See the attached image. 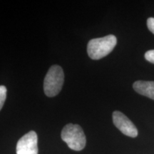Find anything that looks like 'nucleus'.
<instances>
[{
	"label": "nucleus",
	"mask_w": 154,
	"mask_h": 154,
	"mask_svg": "<svg viewBox=\"0 0 154 154\" xmlns=\"http://www.w3.org/2000/svg\"><path fill=\"white\" fill-rule=\"evenodd\" d=\"M117 43L114 35H108L104 37L93 38L88 42L87 53L88 57L94 60H99L109 54Z\"/></svg>",
	"instance_id": "1"
},
{
	"label": "nucleus",
	"mask_w": 154,
	"mask_h": 154,
	"mask_svg": "<svg viewBox=\"0 0 154 154\" xmlns=\"http://www.w3.org/2000/svg\"><path fill=\"white\" fill-rule=\"evenodd\" d=\"M61 136L69 147L74 151H80L85 148L86 136L79 125L67 124L63 127Z\"/></svg>",
	"instance_id": "2"
},
{
	"label": "nucleus",
	"mask_w": 154,
	"mask_h": 154,
	"mask_svg": "<svg viewBox=\"0 0 154 154\" xmlns=\"http://www.w3.org/2000/svg\"><path fill=\"white\" fill-rule=\"evenodd\" d=\"M64 74L63 69L58 65H54L49 69L44 81V91L49 97H54L61 91Z\"/></svg>",
	"instance_id": "3"
},
{
	"label": "nucleus",
	"mask_w": 154,
	"mask_h": 154,
	"mask_svg": "<svg viewBox=\"0 0 154 154\" xmlns=\"http://www.w3.org/2000/svg\"><path fill=\"white\" fill-rule=\"evenodd\" d=\"M17 154H38V137L34 131H31L18 140Z\"/></svg>",
	"instance_id": "4"
},
{
	"label": "nucleus",
	"mask_w": 154,
	"mask_h": 154,
	"mask_svg": "<svg viewBox=\"0 0 154 154\" xmlns=\"http://www.w3.org/2000/svg\"><path fill=\"white\" fill-rule=\"evenodd\" d=\"M113 121L115 126L126 136L132 138L138 136V130L135 125L120 111H116L113 113Z\"/></svg>",
	"instance_id": "5"
},
{
	"label": "nucleus",
	"mask_w": 154,
	"mask_h": 154,
	"mask_svg": "<svg viewBox=\"0 0 154 154\" xmlns=\"http://www.w3.org/2000/svg\"><path fill=\"white\" fill-rule=\"evenodd\" d=\"M133 88L140 95L154 100V82L137 81L134 84Z\"/></svg>",
	"instance_id": "6"
},
{
	"label": "nucleus",
	"mask_w": 154,
	"mask_h": 154,
	"mask_svg": "<svg viewBox=\"0 0 154 154\" xmlns=\"http://www.w3.org/2000/svg\"><path fill=\"white\" fill-rule=\"evenodd\" d=\"M7 88L5 86H0V111L2 109L7 98Z\"/></svg>",
	"instance_id": "7"
},
{
	"label": "nucleus",
	"mask_w": 154,
	"mask_h": 154,
	"mask_svg": "<svg viewBox=\"0 0 154 154\" xmlns=\"http://www.w3.org/2000/svg\"><path fill=\"white\" fill-rule=\"evenodd\" d=\"M145 59L149 62L154 63V49L146 51L145 54Z\"/></svg>",
	"instance_id": "8"
},
{
	"label": "nucleus",
	"mask_w": 154,
	"mask_h": 154,
	"mask_svg": "<svg viewBox=\"0 0 154 154\" xmlns=\"http://www.w3.org/2000/svg\"><path fill=\"white\" fill-rule=\"evenodd\" d=\"M147 26L149 29L154 34V18L150 17L147 20Z\"/></svg>",
	"instance_id": "9"
}]
</instances>
